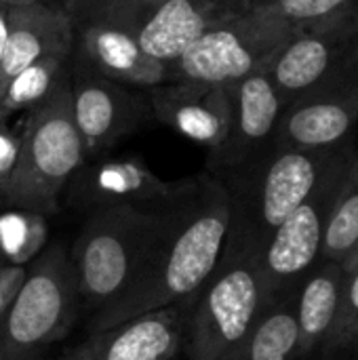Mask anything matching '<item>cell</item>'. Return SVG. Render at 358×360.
I'll list each match as a JSON object with an SVG mask.
<instances>
[{"mask_svg": "<svg viewBox=\"0 0 358 360\" xmlns=\"http://www.w3.org/2000/svg\"><path fill=\"white\" fill-rule=\"evenodd\" d=\"M61 2H63V8H68V6H70V4H72L74 0H61Z\"/></svg>", "mask_w": 358, "mask_h": 360, "instance_id": "33", "label": "cell"}, {"mask_svg": "<svg viewBox=\"0 0 358 360\" xmlns=\"http://www.w3.org/2000/svg\"><path fill=\"white\" fill-rule=\"evenodd\" d=\"M358 124V55L308 95L285 105L272 143L329 150L352 141Z\"/></svg>", "mask_w": 358, "mask_h": 360, "instance_id": "10", "label": "cell"}, {"mask_svg": "<svg viewBox=\"0 0 358 360\" xmlns=\"http://www.w3.org/2000/svg\"><path fill=\"white\" fill-rule=\"evenodd\" d=\"M358 249V154L352 160L325 232L321 264H346Z\"/></svg>", "mask_w": 358, "mask_h": 360, "instance_id": "22", "label": "cell"}, {"mask_svg": "<svg viewBox=\"0 0 358 360\" xmlns=\"http://www.w3.org/2000/svg\"><path fill=\"white\" fill-rule=\"evenodd\" d=\"M352 152H357L352 141L329 150H298L270 143L238 169L222 175L230 200L224 253H251L257 259L272 232Z\"/></svg>", "mask_w": 358, "mask_h": 360, "instance_id": "2", "label": "cell"}, {"mask_svg": "<svg viewBox=\"0 0 358 360\" xmlns=\"http://www.w3.org/2000/svg\"><path fill=\"white\" fill-rule=\"evenodd\" d=\"M27 360H40V359H36V356H34V359H27Z\"/></svg>", "mask_w": 358, "mask_h": 360, "instance_id": "36", "label": "cell"}, {"mask_svg": "<svg viewBox=\"0 0 358 360\" xmlns=\"http://www.w3.org/2000/svg\"><path fill=\"white\" fill-rule=\"evenodd\" d=\"M72 202L87 209L110 205H156L169 198L179 181H165L139 156L93 158L70 179Z\"/></svg>", "mask_w": 358, "mask_h": 360, "instance_id": "16", "label": "cell"}, {"mask_svg": "<svg viewBox=\"0 0 358 360\" xmlns=\"http://www.w3.org/2000/svg\"><path fill=\"white\" fill-rule=\"evenodd\" d=\"M74 21L65 8L40 2L6 6V42L0 65V95L27 65L49 55H72Z\"/></svg>", "mask_w": 358, "mask_h": 360, "instance_id": "17", "label": "cell"}, {"mask_svg": "<svg viewBox=\"0 0 358 360\" xmlns=\"http://www.w3.org/2000/svg\"><path fill=\"white\" fill-rule=\"evenodd\" d=\"M2 266H4V264H2V259H0V268H2Z\"/></svg>", "mask_w": 358, "mask_h": 360, "instance_id": "35", "label": "cell"}, {"mask_svg": "<svg viewBox=\"0 0 358 360\" xmlns=\"http://www.w3.org/2000/svg\"><path fill=\"white\" fill-rule=\"evenodd\" d=\"M350 360H358V346H357V350H354V354H352V359Z\"/></svg>", "mask_w": 358, "mask_h": 360, "instance_id": "34", "label": "cell"}, {"mask_svg": "<svg viewBox=\"0 0 358 360\" xmlns=\"http://www.w3.org/2000/svg\"><path fill=\"white\" fill-rule=\"evenodd\" d=\"M23 2H40V0H0V4H23Z\"/></svg>", "mask_w": 358, "mask_h": 360, "instance_id": "32", "label": "cell"}, {"mask_svg": "<svg viewBox=\"0 0 358 360\" xmlns=\"http://www.w3.org/2000/svg\"><path fill=\"white\" fill-rule=\"evenodd\" d=\"M357 154L352 152L338 162L319 188L272 232L260 251L257 268L266 300L295 293L304 278L321 264L329 217Z\"/></svg>", "mask_w": 358, "mask_h": 360, "instance_id": "8", "label": "cell"}, {"mask_svg": "<svg viewBox=\"0 0 358 360\" xmlns=\"http://www.w3.org/2000/svg\"><path fill=\"white\" fill-rule=\"evenodd\" d=\"M152 228L154 205L91 209L70 253L82 304L99 312L131 287Z\"/></svg>", "mask_w": 358, "mask_h": 360, "instance_id": "4", "label": "cell"}, {"mask_svg": "<svg viewBox=\"0 0 358 360\" xmlns=\"http://www.w3.org/2000/svg\"><path fill=\"white\" fill-rule=\"evenodd\" d=\"M358 346V266L346 270L338 316L319 360H350Z\"/></svg>", "mask_w": 358, "mask_h": 360, "instance_id": "24", "label": "cell"}, {"mask_svg": "<svg viewBox=\"0 0 358 360\" xmlns=\"http://www.w3.org/2000/svg\"><path fill=\"white\" fill-rule=\"evenodd\" d=\"M72 114L84 148V158H101L120 139L133 135L152 116L150 103L82 61L70 63Z\"/></svg>", "mask_w": 358, "mask_h": 360, "instance_id": "11", "label": "cell"}, {"mask_svg": "<svg viewBox=\"0 0 358 360\" xmlns=\"http://www.w3.org/2000/svg\"><path fill=\"white\" fill-rule=\"evenodd\" d=\"M4 42H6V4H0V65H2Z\"/></svg>", "mask_w": 358, "mask_h": 360, "instance_id": "30", "label": "cell"}, {"mask_svg": "<svg viewBox=\"0 0 358 360\" xmlns=\"http://www.w3.org/2000/svg\"><path fill=\"white\" fill-rule=\"evenodd\" d=\"M232 124L222 148L209 154V173L222 177L272 143L285 103L264 70L230 84Z\"/></svg>", "mask_w": 358, "mask_h": 360, "instance_id": "13", "label": "cell"}, {"mask_svg": "<svg viewBox=\"0 0 358 360\" xmlns=\"http://www.w3.org/2000/svg\"><path fill=\"white\" fill-rule=\"evenodd\" d=\"M230 200L213 173L181 179L154 205V228L131 287L95 314L93 331L173 306L198 293L215 272L228 238Z\"/></svg>", "mask_w": 358, "mask_h": 360, "instance_id": "1", "label": "cell"}, {"mask_svg": "<svg viewBox=\"0 0 358 360\" xmlns=\"http://www.w3.org/2000/svg\"><path fill=\"white\" fill-rule=\"evenodd\" d=\"M19 150H21V133H15L8 127V120H0V198L4 196L17 162H19Z\"/></svg>", "mask_w": 358, "mask_h": 360, "instance_id": "27", "label": "cell"}, {"mask_svg": "<svg viewBox=\"0 0 358 360\" xmlns=\"http://www.w3.org/2000/svg\"><path fill=\"white\" fill-rule=\"evenodd\" d=\"M27 276V266H2L0 268V316L11 306Z\"/></svg>", "mask_w": 358, "mask_h": 360, "instance_id": "28", "label": "cell"}, {"mask_svg": "<svg viewBox=\"0 0 358 360\" xmlns=\"http://www.w3.org/2000/svg\"><path fill=\"white\" fill-rule=\"evenodd\" d=\"M226 13H245L253 6V0H209Z\"/></svg>", "mask_w": 358, "mask_h": 360, "instance_id": "29", "label": "cell"}, {"mask_svg": "<svg viewBox=\"0 0 358 360\" xmlns=\"http://www.w3.org/2000/svg\"><path fill=\"white\" fill-rule=\"evenodd\" d=\"M72 57L129 89H154L177 80L175 68L146 55L131 32L101 21L74 23Z\"/></svg>", "mask_w": 358, "mask_h": 360, "instance_id": "15", "label": "cell"}, {"mask_svg": "<svg viewBox=\"0 0 358 360\" xmlns=\"http://www.w3.org/2000/svg\"><path fill=\"white\" fill-rule=\"evenodd\" d=\"M295 30L358 15V0H264Z\"/></svg>", "mask_w": 358, "mask_h": 360, "instance_id": "25", "label": "cell"}, {"mask_svg": "<svg viewBox=\"0 0 358 360\" xmlns=\"http://www.w3.org/2000/svg\"><path fill=\"white\" fill-rule=\"evenodd\" d=\"M160 0H74L65 11L72 21H101L129 30L131 23Z\"/></svg>", "mask_w": 358, "mask_h": 360, "instance_id": "26", "label": "cell"}, {"mask_svg": "<svg viewBox=\"0 0 358 360\" xmlns=\"http://www.w3.org/2000/svg\"><path fill=\"white\" fill-rule=\"evenodd\" d=\"M194 297L93 331L61 360H175Z\"/></svg>", "mask_w": 358, "mask_h": 360, "instance_id": "12", "label": "cell"}, {"mask_svg": "<svg viewBox=\"0 0 358 360\" xmlns=\"http://www.w3.org/2000/svg\"><path fill=\"white\" fill-rule=\"evenodd\" d=\"M266 302L255 255L224 253L194 297L181 352L188 360H219L247 335Z\"/></svg>", "mask_w": 358, "mask_h": 360, "instance_id": "6", "label": "cell"}, {"mask_svg": "<svg viewBox=\"0 0 358 360\" xmlns=\"http://www.w3.org/2000/svg\"><path fill=\"white\" fill-rule=\"evenodd\" d=\"M346 270L342 264H319L295 291V316L300 331L298 360H319L333 329Z\"/></svg>", "mask_w": 358, "mask_h": 360, "instance_id": "19", "label": "cell"}, {"mask_svg": "<svg viewBox=\"0 0 358 360\" xmlns=\"http://www.w3.org/2000/svg\"><path fill=\"white\" fill-rule=\"evenodd\" d=\"M226 13L209 0H160L141 13L127 32L135 36L146 55L175 65L198 38Z\"/></svg>", "mask_w": 358, "mask_h": 360, "instance_id": "18", "label": "cell"}, {"mask_svg": "<svg viewBox=\"0 0 358 360\" xmlns=\"http://www.w3.org/2000/svg\"><path fill=\"white\" fill-rule=\"evenodd\" d=\"M78 304L70 253L59 243L46 247L0 316V360L34 359L38 350L59 342L72 329Z\"/></svg>", "mask_w": 358, "mask_h": 360, "instance_id": "5", "label": "cell"}, {"mask_svg": "<svg viewBox=\"0 0 358 360\" xmlns=\"http://www.w3.org/2000/svg\"><path fill=\"white\" fill-rule=\"evenodd\" d=\"M358 55V15L298 30L266 63L285 105L314 91Z\"/></svg>", "mask_w": 358, "mask_h": 360, "instance_id": "9", "label": "cell"}, {"mask_svg": "<svg viewBox=\"0 0 358 360\" xmlns=\"http://www.w3.org/2000/svg\"><path fill=\"white\" fill-rule=\"evenodd\" d=\"M358 266V249L352 253V257L344 264V270H352V268H357Z\"/></svg>", "mask_w": 358, "mask_h": 360, "instance_id": "31", "label": "cell"}, {"mask_svg": "<svg viewBox=\"0 0 358 360\" xmlns=\"http://www.w3.org/2000/svg\"><path fill=\"white\" fill-rule=\"evenodd\" d=\"M295 293L268 300L247 335L219 360H298Z\"/></svg>", "mask_w": 358, "mask_h": 360, "instance_id": "20", "label": "cell"}, {"mask_svg": "<svg viewBox=\"0 0 358 360\" xmlns=\"http://www.w3.org/2000/svg\"><path fill=\"white\" fill-rule=\"evenodd\" d=\"M87 162L72 114L70 72L57 89L27 112L15 175L2 196L11 209L51 215L74 173Z\"/></svg>", "mask_w": 358, "mask_h": 360, "instance_id": "3", "label": "cell"}, {"mask_svg": "<svg viewBox=\"0 0 358 360\" xmlns=\"http://www.w3.org/2000/svg\"><path fill=\"white\" fill-rule=\"evenodd\" d=\"M298 30L268 2L253 0L245 13L213 23L173 65L177 78L230 86L260 72Z\"/></svg>", "mask_w": 358, "mask_h": 360, "instance_id": "7", "label": "cell"}, {"mask_svg": "<svg viewBox=\"0 0 358 360\" xmlns=\"http://www.w3.org/2000/svg\"><path fill=\"white\" fill-rule=\"evenodd\" d=\"M148 103L156 120L209 148V154L222 148L230 133V86L177 78L150 89Z\"/></svg>", "mask_w": 358, "mask_h": 360, "instance_id": "14", "label": "cell"}, {"mask_svg": "<svg viewBox=\"0 0 358 360\" xmlns=\"http://www.w3.org/2000/svg\"><path fill=\"white\" fill-rule=\"evenodd\" d=\"M49 243L46 215L23 209L0 213V259L4 266H27Z\"/></svg>", "mask_w": 358, "mask_h": 360, "instance_id": "23", "label": "cell"}, {"mask_svg": "<svg viewBox=\"0 0 358 360\" xmlns=\"http://www.w3.org/2000/svg\"><path fill=\"white\" fill-rule=\"evenodd\" d=\"M72 55H49L21 70L0 95V120L42 103L68 76Z\"/></svg>", "mask_w": 358, "mask_h": 360, "instance_id": "21", "label": "cell"}]
</instances>
